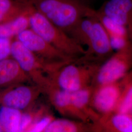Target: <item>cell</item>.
I'll return each instance as SVG.
<instances>
[{
  "instance_id": "6da1fadb",
  "label": "cell",
  "mask_w": 132,
  "mask_h": 132,
  "mask_svg": "<svg viewBox=\"0 0 132 132\" xmlns=\"http://www.w3.org/2000/svg\"><path fill=\"white\" fill-rule=\"evenodd\" d=\"M35 9L68 34L94 10L77 0H34Z\"/></svg>"
},
{
  "instance_id": "7a4b0ae2",
  "label": "cell",
  "mask_w": 132,
  "mask_h": 132,
  "mask_svg": "<svg viewBox=\"0 0 132 132\" xmlns=\"http://www.w3.org/2000/svg\"><path fill=\"white\" fill-rule=\"evenodd\" d=\"M28 17L29 28L67 56L74 60L85 56L86 51L84 47L38 10H32Z\"/></svg>"
},
{
  "instance_id": "3957f363",
  "label": "cell",
  "mask_w": 132,
  "mask_h": 132,
  "mask_svg": "<svg viewBox=\"0 0 132 132\" xmlns=\"http://www.w3.org/2000/svg\"><path fill=\"white\" fill-rule=\"evenodd\" d=\"M68 62L51 75V83L68 92H75L92 86L99 67L95 64Z\"/></svg>"
},
{
  "instance_id": "277c9868",
  "label": "cell",
  "mask_w": 132,
  "mask_h": 132,
  "mask_svg": "<svg viewBox=\"0 0 132 132\" xmlns=\"http://www.w3.org/2000/svg\"><path fill=\"white\" fill-rule=\"evenodd\" d=\"M16 39L42 62L51 72L67 62L75 60L53 47L31 28L21 32Z\"/></svg>"
},
{
  "instance_id": "5b68a950",
  "label": "cell",
  "mask_w": 132,
  "mask_h": 132,
  "mask_svg": "<svg viewBox=\"0 0 132 132\" xmlns=\"http://www.w3.org/2000/svg\"><path fill=\"white\" fill-rule=\"evenodd\" d=\"M11 56L17 61L33 84L40 87L43 93L51 83L50 71L47 67L17 39L12 41Z\"/></svg>"
},
{
  "instance_id": "8992f818",
  "label": "cell",
  "mask_w": 132,
  "mask_h": 132,
  "mask_svg": "<svg viewBox=\"0 0 132 132\" xmlns=\"http://www.w3.org/2000/svg\"><path fill=\"white\" fill-rule=\"evenodd\" d=\"M132 66V42L130 41L99 67L92 86L94 88L118 82L126 75Z\"/></svg>"
},
{
  "instance_id": "52a82bcc",
  "label": "cell",
  "mask_w": 132,
  "mask_h": 132,
  "mask_svg": "<svg viewBox=\"0 0 132 132\" xmlns=\"http://www.w3.org/2000/svg\"><path fill=\"white\" fill-rule=\"evenodd\" d=\"M42 89L32 83L14 85L0 92V106H5L24 111L35 104Z\"/></svg>"
},
{
  "instance_id": "ba28073f",
  "label": "cell",
  "mask_w": 132,
  "mask_h": 132,
  "mask_svg": "<svg viewBox=\"0 0 132 132\" xmlns=\"http://www.w3.org/2000/svg\"><path fill=\"white\" fill-rule=\"evenodd\" d=\"M84 46L87 48L85 56L94 55L98 58H103L113 52L108 34L95 15V10L93 23L86 32L83 42L84 48Z\"/></svg>"
},
{
  "instance_id": "9c48e42d",
  "label": "cell",
  "mask_w": 132,
  "mask_h": 132,
  "mask_svg": "<svg viewBox=\"0 0 132 132\" xmlns=\"http://www.w3.org/2000/svg\"><path fill=\"white\" fill-rule=\"evenodd\" d=\"M122 89L118 81L94 87L90 100L92 108L100 116L114 112Z\"/></svg>"
},
{
  "instance_id": "30bf717a",
  "label": "cell",
  "mask_w": 132,
  "mask_h": 132,
  "mask_svg": "<svg viewBox=\"0 0 132 132\" xmlns=\"http://www.w3.org/2000/svg\"><path fill=\"white\" fill-rule=\"evenodd\" d=\"M97 11L125 28L132 42V0H107Z\"/></svg>"
},
{
  "instance_id": "8fae6325",
  "label": "cell",
  "mask_w": 132,
  "mask_h": 132,
  "mask_svg": "<svg viewBox=\"0 0 132 132\" xmlns=\"http://www.w3.org/2000/svg\"><path fill=\"white\" fill-rule=\"evenodd\" d=\"M24 83L32 82L13 58L0 62V92Z\"/></svg>"
},
{
  "instance_id": "7c38bea8",
  "label": "cell",
  "mask_w": 132,
  "mask_h": 132,
  "mask_svg": "<svg viewBox=\"0 0 132 132\" xmlns=\"http://www.w3.org/2000/svg\"><path fill=\"white\" fill-rule=\"evenodd\" d=\"M94 125V131L132 132V117L126 113L113 112L100 116Z\"/></svg>"
},
{
  "instance_id": "4fadbf2b",
  "label": "cell",
  "mask_w": 132,
  "mask_h": 132,
  "mask_svg": "<svg viewBox=\"0 0 132 132\" xmlns=\"http://www.w3.org/2000/svg\"><path fill=\"white\" fill-rule=\"evenodd\" d=\"M94 130V124L67 118H55L44 132H81Z\"/></svg>"
},
{
  "instance_id": "5bb4252c",
  "label": "cell",
  "mask_w": 132,
  "mask_h": 132,
  "mask_svg": "<svg viewBox=\"0 0 132 132\" xmlns=\"http://www.w3.org/2000/svg\"><path fill=\"white\" fill-rule=\"evenodd\" d=\"M29 28L28 16L22 15L0 23V37L11 39Z\"/></svg>"
},
{
  "instance_id": "9a60e30c",
  "label": "cell",
  "mask_w": 132,
  "mask_h": 132,
  "mask_svg": "<svg viewBox=\"0 0 132 132\" xmlns=\"http://www.w3.org/2000/svg\"><path fill=\"white\" fill-rule=\"evenodd\" d=\"M23 111L5 106H0V123L4 132H19Z\"/></svg>"
},
{
  "instance_id": "2e32d148",
  "label": "cell",
  "mask_w": 132,
  "mask_h": 132,
  "mask_svg": "<svg viewBox=\"0 0 132 132\" xmlns=\"http://www.w3.org/2000/svg\"><path fill=\"white\" fill-rule=\"evenodd\" d=\"M95 15L104 26L108 35L121 36L129 39L126 29L122 26L97 10H95Z\"/></svg>"
},
{
  "instance_id": "e0dca14e",
  "label": "cell",
  "mask_w": 132,
  "mask_h": 132,
  "mask_svg": "<svg viewBox=\"0 0 132 132\" xmlns=\"http://www.w3.org/2000/svg\"><path fill=\"white\" fill-rule=\"evenodd\" d=\"M132 109V81L125 84L114 112L129 114Z\"/></svg>"
},
{
  "instance_id": "ac0fdd59",
  "label": "cell",
  "mask_w": 132,
  "mask_h": 132,
  "mask_svg": "<svg viewBox=\"0 0 132 132\" xmlns=\"http://www.w3.org/2000/svg\"><path fill=\"white\" fill-rule=\"evenodd\" d=\"M54 119L53 116L47 112L38 117L28 128L27 132H45L48 125Z\"/></svg>"
},
{
  "instance_id": "d6986e66",
  "label": "cell",
  "mask_w": 132,
  "mask_h": 132,
  "mask_svg": "<svg viewBox=\"0 0 132 132\" xmlns=\"http://www.w3.org/2000/svg\"><path fill=\"white\" fill-rule=\"evenodd\" d=\"M12 42L10 38L0 37V62L11 57Z\"/></svg>"
},
{
  "instance_id": "ffe728a7",
  "label": "cell",
  "mask_w": 132,
  "mask_h": 132,
  "mask_svg": "<svg viewBox=\"0 0 132 132\" xmlns=\"http://www.w3.org/2000/svg\"><path fill=\"white\" fill-rule=\"evenodd\" d=\"M11 5L10 0H0V14L4 16L6 20L8 12L11 9Z\"/></svg>"
},
{
  "instance_id": "44dd1931",
  "label": "cell",
  "mask_w": 132,
  "mask_h": 132,
  "mask_svg": "<svg viewBox=\"0 0 132 132\" xmlns=\"http://www.w3.org/2000/svg\"><path fill=\"white\" fill-rule=\"evenodd\" d=\"M77 1L80 2V3L84 4V5H87L88 6H90V4L93 0H77Z\"/></svg>"
},
{
  "instance_id": "7402d4cb",
  "label": "cell",
  "mask_w": 132,
  "mask_h": 132,
  "mask_svg": "<svg viewBox=\"0 0 132 132\" xmlns=\"http://www.w3.org/2000/svg\"><path fill=\"white\" fill-rule=\"evenodd\" d=\"M4 132V130H3V127H2V125H1V124L0 123V132Z\"/></svg>"
},
{
  "instance_id": "603a6c76",
  "label": "cell",
  "mask_w": 132,
  "mask_h": 132,
  "mask_svg": "<svg viewBox=\"0 0 132 132\" xmlns=\"http://www.w3.org/2000/svg\"><path fill=\"white\" fill-rule=\"evenodd\" d=\"M129 115H130L131 116H132V110H131V112H130V113L129 114Z\"/></svg>"
}]
</instances>
